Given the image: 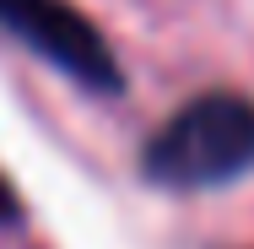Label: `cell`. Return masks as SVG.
I'll return each mask as SVG.
<instances>
[{
  "label": "cell",
  "instance_id": "cell-2",
  "mask_svg": "<svg viewBox=\"0 0 254 249\" xmlns=\"http://www.w3.org/2000/svg\"><path fill=\"white\" fill-rule=\"evenodd\" d=\"M0 27L16 33L22 44H33L44 60H54L81 87L119 92V71H114L108 44L98 38V27L81 11H70L65 0H0Z\"/></svg>",
  "mask_w": 254,
  "mask_h": 249
},
{
  "label": "cell",
  "instance_id": "cell-1",
  "mask_svg": "<svg viewBox=\"0 0 254 249\" xmlns=\"http://www.w3.org/2000/svg\"><path fill=\"white\" fill-rule=\"evenodd\" d=\"M254 168V103L211 92L184 103L146 147V173L168 190H211Z\"/></svg>",
  "mask_w": 254,
  "mask_h": 249
},
{
  "label": "cell",
  "instance_id": "cell-3",
  "mask_svg": "<svg viewBox=\"0 0 254 249\" xmlns=\"http://www.w3.org/2000/svg\"><path fill=\"white\" fill-rule=\"evenodd\" d=\"M22 217V200H16V190H11V179L0 173V222H16Z\"/></svg>",
  "mask_w": 254,
  "mask_h": 249
}]
</instances>
